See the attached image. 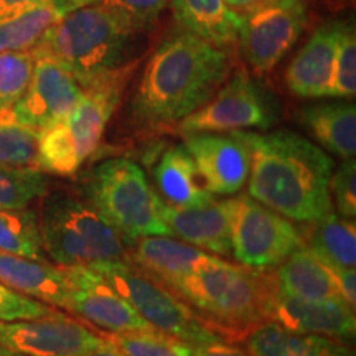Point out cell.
I'll list each match as a JSON object with an SVG mask.
<instances>
[{
  "label": "cell",
  "mask_w": 356,
  "mask_h": 356,
  "mask_svg": "<svg viewBox=\"0 0 356 356\" xmlns=\"http://www.w3.org/2000/svg\"><path fill=\"white\" fill-rule=\"evenodd\" d=\"M251 154L248 195L293 222H314L333 211V159L292 131H236Z\"/></svg>",
  "instance_id": "1"
},
{
  "label": "cell",
  "mask_w": 356,
  "mask_h": 356,
  "mask_svg": "<svg viewBox=\"0 0 356 356\" xmlns=\"http://www.w3.org/2000/svg\"><path fill=\"white\" fill-rule=\"evenodd\" d=\"M233 71L229 48L177 30L155 48L142 73L132 113L149 127H170L202 108Z\"/></svg>",
  "instance_id": "2"
},
{
  "label": "cell",
  "mask_w": 356,
  "mask_h": 356,
  "mask_svg": "<svg viewBox=\"0 0 356 356\" xmlns=\"http://www.w3.org/2000/svg\"><path fill=\"white\" fill-rule=\"evenodd\" d=\"M145 32L124 13L91 3L51 26L32 53L53 58L86 88L97 78L136 61L134 53Z\"/></svg>",
  "instance_id": "3"
},
{
  "label": "cell",
  "mask_w": 356,
  "mask_h": 356,
  "mask_svg": "<svg viewBox=\"0 0 356 356\" xmlns=\"http://www.w3.org/2000/svg\"><path fill=\"white\" fill-rule=\"evenodd\" d=\"M204 322L225 338H241L269 320L277 287L273 270H256L220 259L197 273L167 284Z\"/></svg>",
  "instance_id": "4"
},
{
  "label": "cell",
  "mask_w": 356,
  "mask_h": 356,
  "mask_svg": "<svg viewBox=\"0 0 356 356\" xmlns=\"http://www.w3.org/2000/svg\"><path fill=\"white\" fill-rule=\"evenodd\" d=\"M137 60L83 88L68 115L40 131L37 168L51 175H74L96 152L106 127L121 106Z\"/></svg>",
  "instance_id": "5"
},
{
  "label": "cell",
  "mask_w": 356,
  "mask_h": 356,
  "mask_svg": "<svg viewBox=\"0 0 356 356\" xmlns=\"http://www.w3.org/2000/svg\"><path fill=\"white\" fill-rule=\"evenodd\" d=\"M38 213L43 252L61 267L129 259L131 244L86 200L68 191L43 195Z\"/></svg>",
  "instance_id": "6"
},
{
  "label": "cell",
  "mask_w": 356,
  "mask_h": 356,
  "mask_svg": "<svg viewBox=\"0 0 356 356\" xmlns=\"http://www.w3.org/2000/svg\"><path fill=\"white\" fill-rule=\"evenodd\" d=\"M88 202L131 244L147 236H172L163 218V200L139 163L108 159L88 173Z\"/></svg>",
  "instance_id": "7"
},
{
  "label": "cell",
  "mask_w": 356,
  "mask_h": 356,
  "mask_svg": "<svg viewBox=\"0 0 356 356\" xmlns=\"http://www.w3.org/2000/svg\"><path fill=\"white\" fill-rule=\"evenodd\" d=\"M101 274L154 330L191 346L226 341L191 307L129 259L88 266Z\"/></svg>",
  "instance_id": "8"
},
{
  "label": "cell",
  "mask_w": 356,
  "mask_h": 356,
  "mask_svg": "<svg viewBox=\"0 0 356 356\" xmlns=\"http://www.w3.org/2000/svg\"><path fill=\"white\" fill-rule=\"evenodd\" d=\"M275 119L277 109L273 97L246 70L238 68L210 101L175 124V132L190 136L202 132L267 131Z\"/></svg>",
  "instance_id": "9"
},
{
  "label": "cell",
  "mask_w": 356,
  "mask_h": 356,
  "mask_svg": "<svg viewBox=\"0 0 356 356\" xmlns=\"http://www.w3.org/2000/svg\"><path fill=\"white\" fill-rule=\"evenodd\" d=\"M305 246L296 222L264 207L249 195L234 198L231 256L249 269L269 270Z\"/></svg>",
  "instance_id": "10"
},
{
  "label": "cell",
  "mask_w": 356,
  "mask_h": 356,
  "mask_svg": "<svg viewBox=\"0 0 356 356\" xmlns=\"http://www.w3.org/2000/svg\"><path fill=\"white\" fill-rule=\"evenodd\" d=\"M307 25V0L261 2L243 17L239 51L254 73H270L292 50Z\"/></svg>",
  "instance_id": "11"
},
{
  "label": "cell",
  "mask_w": 356,
  "mask_h": 356,
  "mask_svg": "<svg viewBox=\"0 0 356 356\" xmlns=\"http://www.w3.org/2000/svg\"><path fill=\"white\" fill-rule=\"evenodd\" d=\"M35 66L29 88L0 121L43 131L70 114L83 95V86L53 58L33 55Z\"/></svg>",
  "instance_id": "12"
},
{
  "label": "cell",
  "mask_w": 356,
  "mask_h": 356,
  "mask_svg": "<svg viewBox=\"0 0 356 356\" xmlns=\"http://www.w3.org/2000/svg\"><path fill=\"white\" fill-rule=\"evenodd\" d=\"M104 341L102 335L60 312L0 322V345L22 356H81Z\"/></svg>",
  "instance_id": "13"
},
{
  "label": "cell",
  "mask_w": 356,
  "mask_h": 356,
  "mask_svg": "<svg viewBox=\"0 0 356 356\" xmlns=\"http://www.w3.org/2000/svg\"><path fill=\"white\" fill-rule=\"evenodd\" d=\"M70 282L68 310L104 333L157 332L111 284L86 266L61 267Z\"/></svg>",
  "instance_id": "14"
},
{
  "label": "cell",
  "mask_w": 356,
  "mask_h": 356,
  "mask_svg": "<svg viewBox=\"0 0 356 356\" xmlns=\"http://www.w3.org/2000/svg\"><path fill=\"white\" fill-rule=\"evenodd\" d=\"M184 145L211 195L229 197L246 185L251 154L236 132L190 134L185 136Z\"/></svg>",
  "instance_id": "15"
},
{
  "label": "cell",
  "mask_w": 356,
  "mask_h": 356,
  "mask_svg": "<svg viewBox=\"0 0 356 356\" xmlns=\"http://www.w3.org/2000/svg\"><path fill=\"white\" fill-rule=\"evenodd\" d=\"M269 320L289 330L350 341L355 338V309L343 299L307 300L275 291Z\"/></svg>",
  "instance_id": "16"
},
{
  "label": "cell",
  "mask_w": 356,
  "mask_h": 356,
  "mask_svg": "<svg viewBox=\"0 0 356 356\" xmlns=\"http://www.w3.org/2000/svg\"><path fill=\"white\" fill-rule=\"evenodd\" d=\"M234 198H215L195 207H163V218L172 236L193 244L210 254L231 256V228H233Z\"/></svg>",
  "instance_id": "17"
},
{
  "label": "cell",
  "mask_w": 356,
  "mask_h": 356,
  "mask_svg": "<svg viewBox=\"0 0 356 356\" xmlns=\"http://www.w3.org/2000/svg\"><path fill=\"white\" fill-rule=\"evenodd\" d=\"M341 24L318 26L286 71V84L293 96L302 99L330 97L333 61H335Z\"/></svg>",
  "instance_id": "18"
},
{
  "label": "cell",
  "mask_w": 356,
  "mask_h": 356,
  "mask_svg": "<svg viewBox=\"0 0 356 356\" xmlns=\"http://www.w3.org/2000/svg\"><path fill=\"white\" fill-rule=\"evenodd\" d=\"M220 259V256H213L181 239L177 241L170 236L140 238L129 251V261L165 286Z\"/></svg>",
  "instance_id": "19"
},
{
  "label": "cell",
  "mask_w": 356,
  "mask_h": 356,
  "mask_svg": "<svg viewBox=\"0 0 356 356\" xmlns=\"http://www.w3.org/2000/svg\"><path fill=\"white\" fill-rule=\"evenodd\" d=\"M241 340L252 356H355L348 341L293 332L273 320L249 328Z\"/></svg>",
  "instance_id": "20"
},
{
  "label": "cell",
  "mask_w": 356,
  "mask_h": 356,
  "mask_svg": "<svg viewBox=\"0 0 356 356\" xmlns=\"http://www.w3.org/2000/svg\"><path fill=\"white\" fill-rule=\"evenodd\" d=\"M0 282L47 305L68 309L70 282L63 269H56L43 259L0 251Z\"/></svg>",
  "instance_id": "21"
},
{
  "label": "cell",
  "mask_w": 356,
  "mask_h": 356,
  "mask_svg": "<svg viewBox=\"0 0 356 356\" xmlns=\"http://www.w3.org/2000/svg\"><path fill=\"white\" fill-rule=\"evenodd\" d=\"M97 0H40L0 20V51H32L43 35L71 12Z\"/></svg>",
  "instance_id": "22"
},
{
  "label": "cell",
  "mask_w": 356,
  "mask_h": 356,
  "mask_svg": "<svg viewBox=\"0 0 356 356\" xmlns=\"http://www.w3.org/2000/svg\"><path fill=\"white\" fill-rule=\"evenodd\" d=\"M168 6L181 30L221 48L238 42L243 17L222 0H168Z\"/></svg>",
  "instance_id": "23"
},
{
  "label": "cell",
  "mask_w": 356,
  "mask_h": 356,
  "mask_svg": "<svg viewBox=\"0 0 356 356\" xmlns=\"http://www.w3.org/2000/svg\"><path fill=\"white\" fill-rule=\"evenodd\" d=\"M157 188L170 207H195L211 200L197 163L185 145H173L165 150L154 168Z\"/></svg>",
  "instance_id": "24"
},
{
  "label": "cell",
  "mask_w": 356,
  "mask_h": 356,
  "mask_svg": "<svg viewBox=\"0 0 356 356\" xmlns=\"http://www.w3.org/2000/svg\"><path fill=\"white\" fill-rule=\"evenodd\" d=\"M273 274L277 291L286 296L307 300L343 299L328 267L307 246L293 251Z\"/></svg>",
  "instance_id": "25"
},
{
  "label": "cell",
  "mask_w": 356,
  "mask_h": 356,
  "mask_svg": "<svg viewBox=\"0 0 356 356\" xmlns=\"http://www.w3.org/2000/svg\"><path fill=\"white\" fill-rule=\"evenodd\" d=\"M300 122L325 150L341 160L356 154V108L353 102L337 101L307 106Z\"/></svg>",
  "instance_id": "26"
},
{
  "label": "cell",
  "mask_w": 356,
  "mask_h": 356,
  "mask_svg": "<svg viewBox=\"0 0 356 356\" xmlns=\"http://www.w3.org/2000/svg\"><path fill=\"white\" fill-rule=\"evenodd\" d=\"M304 229L305 246L323 264L338 267H355L356 262V226L355 220L328 213L320 220L309 222Z\"/></svg>",
  "instance_id": "27"
},
{
  "label": "cell",
  "mask_w": 356,
  "mask_h": 356,
  "mask_svg": "<svg viewBox=\"0 0 356 356\" xmlns=\"http://www.w3.org/2000/svg\"><path fill=\"white\" fill-rule=\"evenodd\" d=\"M0 251L8 254L43 259L38 213L32 208H0Z\"/></svg>",
  "instance_id": "28"
},
{
  "label": "cell",
  "mask_w": 356,
  "mask_h": 356,
  "mask_svg": "<svg viewBox=\"0 0 356 356\" xmlns=\"http://www.w3.org/2000/svg\"><path fill=\"white\" fill-rule=\"evenodd\" d=\"M47 173L37 167H0V208L20 210L48 191Z\"/></svg>",
  "instance_id": "29"
},
{
  "label": "cell",
  "mask_w": 356,
  "mask_h": 356,
  "mask_svg": "<svg viewBox=\"0 0 356 356\" xmlns=\"http://www.w3.org/2000/svg\"><path fill=\"white\" fill-rule=\"evenodd\" d=\"M102 338L126 356H191L193 346L160 332L102 333Z\"/></svg>",
  "instance_id": "30"
},
{
  "label": "cell",
  "mask_w": 356,
  "mask_h": 356,
  "mask_svg": "<svg viewBox=\"0 0 356 356\" xmlns=\"http://www.w3.org/2000/svg\"><path fill=\"white\" fill-rule=\"evenodd\" d=\"M32 51H0V119L24 96L33 74Z\"/></svg>",
  "instance_id": "31"
},
{
  "label": "cell",
  "mask_w": 356,
  "mask_h": 356,
  "mask_svg": "<svg viewBox=\"0 0 356 356\" xmlns=\"http://www.w3.org/2000/svg\"><path fill=\"white\" fill-rule=\"evenodd\" d=\"M40 132L12 121H0V167H37Z\"/></svg>",
  "instance_id": "32"
},
{
  "label": "cell",
  "mask_w": 356,
  "mask_h": 356,
  "mask_svg": "<svg viewBox=\"0 0 356 356\" xmlns=\"http://www.w3.org/2000/svg\"><path fill=\"white\" fill-rule=\"evenodd\" d=\"M356 95V37L351 25L341 24L340 37H338L335 61H333V74L330 97L350 99Z\"/></svg>",
  "instance_id": "33"
},
{
  "label": "cell",
  "mask_w": 356,
  "mask_h": 356,
  "mask_svg": "<svg viewBox=\"0 0 356 356\" xmlns=\"http://www.w3.org/2000/svg\"><path fill=\"white\" fill-rule=\"evenodd\" d=\"M330 197L333 208L341 218L355 220L356 216V162L346 159L333 170L330 177Z\"/></svg>",
  "instance_id": "34"
},
{
  "label": "cell",
  "mask_w": 356,
  "mask_h": 356,
  "mask_svg": "<svg viewBox=\"0 0 356 356\" xmlns=\"http://www.w3.org/2000/svg\"><path fill=\"white\" fill-rule=\"evenodd\" d=\"M51 307L43 302L15 292L13 289L0 282V322H15V320L38 318L55 314Z\"/></svg>",
  "instance_id": "35"
},
{
  "label": "cell",
  "mask_w": 356,
  "mask_h": 356,
  "mask_svg": "<svg viewBox=\"0 0 356 356\" xmlns=\"http://www.w3.org/2000/svg\"><path fill=\"white\" fill-rule=\"evenodd\" d=\"M96 3L124 13L144 30L152 29L162 12L168 7V0H97Z\"/></svg>",
  "instance_id": "36"
},
{
  "label": "cell",
  "mask_w": 356,
  "mask_h": 356,
  "mask_svg": "<svg viewBox=\"0 0 356 356\" xmlns=\"http://www.w3.org/2000/svg\"><path fill=\"white\" fill-rule=\"evenodd\" d=\"M327 266V264H325ZM330 270L333 280H335L340 296L343 297L346 304H350L355 309L356 305V273L355 267H338L327 266Z\"/></svg>",
  "instance_id": "37"
},
{
  "label": "cell",
  "mask_w": 356,
  "mask_h": 356,
  "mask_svg": "<svg viewBox=\"0 0 356 356\" xmlns=\"http://www.w3.org/2000/svg\"><path fill=\"white\" fill-rule=\"evenodd\" d=\"M191 356H252L246 350L236 348V346L226 343V341H218V343L198 345L193 346Z\"/></svg>",
  "instance_id": "38"
},
{
  "label": "cell",
  "mask_w": 356,
  "mask_h": 356,
  "mask_svg": "<svg viewBox=\"0 0 356 356\" xmlns=\"http://www.w3.org/2000/svg\"><path fill=\"white\" fill-rule=\"evenodd\" d=\"M37 2L40 0H0V20L15 15Z\"/></svg>",
  "instance_id": "39"
},
{
  "label": "cell",
  "mask_w": 356,
  "mask_h": 356,
  "mask_svg": "<svg viewBox=\"0 0 356 356\" xmlns=\"http://www.w3.org/2000/svg\"><path fill=\"white\" fill-rule=\"evenodd\" d=\"M222 2L228 6L231 10H234L236 13L244 17L246 13H249L252 8H256L261 3V0H222Z\"/></svg>",
  "instance_id": "40"
},
{
  "label": "cell",
  "mask_w": 356,
  "mask_h": 356,
  "mask_svg": "<svg viewBox=\"0 0 356 356\" xmlns=\"http://www.w3.org/2000/svg\"><path fill=\"white\" fill-rule=\"evenodd\" d=\"M81 356H126V355H124L122 351H119L118 348H115V346L111 345L109 341H104V343H102L101 346L89 350Z\"/></svg>",
  "instance_id": "41"
},
{
  "label": "cell",
  "mask_w": 356,
  "mask_h": 356,
  "mask_svg": "<svg viewBox=\"0 0 356 356\" xmlns=\"http://www.w3.org/2000/svg\"><path fill=\"white\" fill-rule=\"evenodd\" d=\"M0 356H22V355L15 353V351L8 350V348H6V346H2V345H0Z\"/></svg>",
  "instance_id": "42"
},
{
  "label": "cell",
  "mask_w": 356,
  "mask_h": 356,
  "mask_svg": "<svg viewBox=\"0 0 356 356\" xmlns=\"http://www.w3.org/2000/svg\"><path fill=\"white\" fill-rule=\"evenodd\" d=\"M261 2H273V0H261Z\"/></svg>",
  "instance_id": "43"
}]
</instances>
